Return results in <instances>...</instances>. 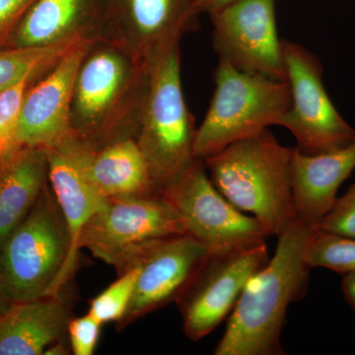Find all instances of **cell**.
I'll return each mask as SVG.
<instances>
[{
    "mask_svg": "<svg viewBox=\"0 0 355 355\" xmlns=\"http://www.w3.org/2000/svg\"><path fill=\"white\" fill-rule=\"evenodd\" d=\"M317 228L296 219L279 236L272 259L248 282L229 315L216 355H284L289 306L305 295L312 270L306 252Z\"/></svg>",
    "mask_w": 355,
    "mask_h": 355,
    "instance_id": "cell-1",
    "label": "cell"
},
{
    "mask_svg": "<svg viewBox=\"0 0 355 355\" xmlns=\"http://www.w3.org/2000/svg\"><path fill=\"white\" fill-rule=\"evenodd\" d=\"M147 65L148 60L109 40L91 42L72 87L69 139L98 148L116 139L135 137Z\"/></svg>",
    "mask_w": 355,
    "mask_h": 355,
    "instance_id": "cell-2",
    "label": "cell"
},
{
    "mask_svg": "<svg viewBox=\"0 0 355 355\" xmlns=\"http://www.w3.org/2000/svg\"><path fill=\"white\" fill-rule=\"evenodd\" d=\"M294 148L268 130L236 141L203 159L211 180L229 202L279 237L296 220L292 195Z\"/></svg>",
    "mask_w": 355,
    "mask_h": 355,
    "instance_id": "cell-3",
    "label": "cell"
},
{
    "mask_svg": "<svg viewBox=\"0 0 355 355\" xmlns=\"http://www.w3.org/2000/svg\"><path fill=\"white\" fill-rule=\"evenodd\" d=\"M195 121L182 85L181 51L175 43L148 60L135 139L159 191L193 159Z\"/></svg>",
    "mask_w": 355,
    "mask_h": 355,
    "instance_id": "cell-4",
    "label": "cell"
},
{
    "mask_svg": "<svg viewBox=\"0 0 355 355\" xmlns=\"http://www.w3.org/2000/svg\"><path fill=\"white\" fill-rule=\"evenodd\" d=\"M214 96L196 132L193 156L203 159L239 140L280 125L291 108L287 80L248 73L219 60Z\"/></svg>",
    "mask_w": 355,
    "mask_h": 355,
    "instance_id": "cell-5",
    "label": "cell"
},
{
    "mask_svg": "<svg viewBox=\"0 0 355 355\" xmlns=\"http://www.w3.org/2000/svg\"><path fill=\"white\" fill-rule=\"evenodd\" d=\"M69 252V231L49 182L29 214L0 246L11 301L62 295L60 279Z\"/></svg>",
    "mask_w": 355,
    "mask_h": 355,
    "instance_id": "cell-6",
    "label": "cell"
},
{
    "mask_svg": "<svg viewBox=\"0 0 355 355\" xmlns=\"http://www.w3.org/2000/svg\"><path fill=\"white\" fill-rule=\"evenodd\" d=\"M188 234L186 220L160 193L108 200L84 228L79 246L114 266L118 275L132 268L154 242Z\"/></svg>",
    "mask_w": 355,
    "mask_h": 355,
    "instance_id": "cell-7",
    "label": "cell"
},
{
    "mask_svg": "<svg viewBox=\"0 0 355 355\" xmlns=\"http://www.w3.org/2000/svg\"><path fill=\"white\" fill-rule=\"evenodd\" d=\"M159 193L184 217L188 234L210 253L254 246L270 237L258 219L238 209L217 190L202 159H193Z\"/></svg>",
    "mask_w": 355,
    "mask_h": 355,
    "instance_id": "cell-8",
    "label": "cell"
},
{
    "mask_svg": "<svg viewBox=\"0 0 355 355\" xmlns=\"http://www.w3.org/2000/svg\"><path fill=\"white\" fill-rule=\"evenodd\" d=\"M291 105L280 127L294 135L300 153L336 150L355 140V130L338 113L323 83V67L300 44L282 41Z\"/></svg>",
    "mask_w": 355,
    "mask_h": 355,
    "instance_id": "cell-9",
    "label": "cell"
},
{
    "mask_svg": "<svg viewBox=\"0 0 355 355\" xmlns=\"http://www.w3.org/2000/svg\"><path fill=\"white\" fill-rule=\"evenodd\" d=\"M268 260L266 242L210 253L176 300L187 338L198 342L227 319L248 282Z\"/></svg>",
    "mask_w": 355,
    "mask_h": 355,
    "instance_id": "cell-10",
    "label": "cell"
},
{
    "mask_svg": "<svg viewBox=\"0 0 355 355\" xmlns=\"http://www.w3.org/2000/svg\"><path fill=\"white\" fill-rule=\"evenodd\" d=\"M210 17L219 60L248 73L286 80L275 0H238Z\"/></svg>",
    "mask_w": 355,
    "mask_h": 355,
    "instance_id": "cell-11",
    "label": "cell"
},
{
    "mask_svg": "<svg viewBox=\"0 0 355 355\" xmlns=\"http://www.w3.org/2000/svg\"><path fill=\"white\" fill-rule=\"evenodd\" d=\"M196 0H108L100 38L148 60L197 28Z\"/></svg>",
    "mask_w": 355,
    "mask_h": 355,
    "instance_id": "cell-12",
    "label": "cell"
},
{
    "mask_svg": "<svg viewBox=\"0 0 355 355\" xmlns=\"http://www.w3.org/2000/svg\"><path fill=\"white\" fill-rule=\"evenodd\" d=\"M210 254L189 234L154 242L137 257L139 268L132 302L118 324L123 329L179 297L198 268ZM132 266V268H133Z\"/></svg>",
    "mask_w": 355,
    "mask_h": 355,
    "instance_id": "cell-13",
    "label": "cell"
},
{
    "mask_svg": "<svg viewBox=\"0 0 355 355\" xmlns=\"http://www.w3.org/2000/svg\"><path fill=\"white\" fill-rule=\"evenodd\" d=\"M90 43L70 51L29 86L18 128L20 147H38L51 150L60 148L71 137L72 87L77 69Z\"/></svg>",
    "mask_w": 355,
    "mask_h": 355,
    "instance_id": "cell-14",
    "label": "cell"
},
{
    "mask_svg": "<svg viewBox=\"0 0 355 355\" xmlns=\"http://www.w3.org/2000/svg\"><path fill=\"white\" fill-rule=\"evenodd\" d=\"M55 150L65 154L91 188L105 200L146 198L159 193L135 137L116 139L98 148L69 139Z\"/></svg>",
    "mask_w": 355,
    "mask_h": 355,
    "instance_id": "cell-15",
    "label": "cell"
},
{
    "mask_svg": "<svg viewBox=\"0 0 355 355\" xmlns=\"http://www.w3.org/2000/svg\"><path fill=\"white\" fill-rule=\"evenodd\" d=\"M108 0H36L7 46H50L94 41L104 28Z\"/></svg>",
    "mask_w": 355,
    "mask_h": 355,
    "instance_id": "cell-16",
    "label": "cell"
},
{
    "mask_svg": "<svg viewBox=\"0 0 355 355\" xmlns=\"http://www.w3.org/2000/svg\"><path fill=\"white\" fill-rule=\"evenodd\" d=\"M355 170V140L336 150L305 154L294 148L292 195L296 219L318 228Z\"/></svg>",
    "mask_w": 355,
    "mask_h": 355,
    "instance_id": "cell-17",
    "label": "cell"
},
{
    "mask_svg": "<svg viewBox=\"0 0 355 355\" xmlns=\"http://www.w3.org/2000/svg\"><path fill=\"white\" fill-rule=\"evenodd\" d=\"M62 296L11 303L0 316V355H42L64 340L70 316Z\"/></svg>",
    "mask_w": 355,
    "mask_h": 355,
    "instance_id": "cell-18",
    "label": "cell"
},
{
    "mask_svg": "<svg viewBox=\"0 0 355 355\" xmlns=\"http://www.w3.org/2000/svg\"><path fill=\"white\" fill-rule=\"evenodd\" d=\"M49 155V182L64 216L70 241V252L60 279L62 291L78 266L79 241L89 220L107 200L97 193L65 154L51 149Z\"/></svg>",
    "mask_w": 355,
    "mask_h": 355,
    "instance_id": "cell-19",
    "label": "cell"
},
{
    "mask_svg": "<svg viewBox=\"0 0 355 355\" xmlns=\"http://www.w3.org/2000/svg\"><path fill=\"white\" fill-rule=\"evenodd\" d=\"M49 184L48 150L22 146L0 162V246Z\"/></svg>",
    "mask_w": 355,
    "mask_h": 355,
    "instance_id": "cell-20",
    "label": "cell"
},
{
    "mask_svg": "<svg viewBox=\"0 0 355 355\" xmlns=\"http://www.w3.org/2000/svg\"><path fill=\"white\" fill-rule=\"evenodd\" d=\"M92 41H77L50 46H0V91L26 77H39L70 51Z\"/></svg>",
    "mask_w": 355,
    "mask_h": 355,
    "instance_id": "cell-21",
    "label": "cell"
},
{
    "mask_svg": "<svg viewBox=\"0 0 355 355\" xmlns=\"http://www.w3.org/2000/svg\"><path fill=\"white\" fill-rule=\"evenodd\" d=\"M306 260L311 268H324L342 275L355 272V237L326 231L313 232Z\"/></svg>",
    "mask_w": 355,
    "mask_h": 355,
    "instance_id": "cell-22",
    "label": "cell"
},
{
    "mask_svg": "<svg viewBox=\"0 0 355 355\" xmlns=\"http://www.w3.org/2000/svg\"><path fill=\"white\" fill-rule=\"evenodd\" d=\"M137 275V266L119 275L116 282L91 300L89 314L103 324L120 323L132 302Z\"/></svg>",
    "mask_w": 355,
    "mask_h": 355,
    "instance_id": "cell-23",
    "label": "cell"
},
{
    "mask_svg": "<svg viewBox=\"0 0 355 355\" xmlns=\"http://www.w3.org/2000/svg\"><path fill=\"white\" fill-rule=\"evenodd\" d=\"M38 77L30 76L0 91V162L21 148L17 133L28 88Z\"/></svg>",
    "mask_w": 355,
    "mask_h": 355,
    "instance_id": "cell-24",
    "label": "cell"
},
{
    "mask_svg": "<svg viewBox=\"0 0 355 355\" xmlns=\"http://www.w3.org/2000/svg\"><path fill=\"white\" fill-rule=\"evenodd\" d=\"M318 229L335 234L355 237V184L345 195L336 198L330 211Z\"/></svg>",
    "mask_w": 355,
    "mask_h": 355,
    "instance_id": "cell-25",
    "label": "cell"
},
{
    "mask_svg": "<svg viewBox=\"0 0 355 355\" xmlns=\"http://www.w3.org/2000/svg\"><path fill=\"white\" fill-rule=\"evenodd\" d=\"M103 324L92 315L87 314L77 318H70L67 324V336L70 347L74 355L94 354Z\"/></svg>",
    "mask_w": 355,
    "mask_h": 355,
    "instance_id": "cell-26",
    "label": "cell"
},
{
    "mask_svg": "<svg viewBox=\"0 0 355 355\" xmlns=\"http://www.w3.org/2000/svg\"><path fill=\"white\" fill-rule=\"evenodd\" d=\"M36 0H0V46H8L21 21Z\"/></svg>",
    "mask_w": 355,
    "mask_h": 355,
    "instance_id": "cell-27",
    "label": "cell"
},
{
    "mask_svg": "<svg viewBox=\"0 0 355 355\" xmlns=\"http://www.w3.org/2000/svg\"><path fill=\"white\" fill-rule=\"evenodd\" d=\"M236 1L238 0H196V3L200 13H207L210 16Z\"/></svg>",
    "mask_w": 355,
    "mask_h": 355,
    "instance_id": "cell-28",
    "label": "cell"
},
{
    "mask_svg": "<svg viewBox=\"0 0 355 355\" xmlns=\"http://www.w3.org/2000/svg\"><path fill=\"white\" fill-rule=\"evenodd\" d=\"M342 289L343 297L355 313V272L343 275Z\"/></svg>",
    "mask_w": 355,
    "mask_h": 355,
    "instance_id": "cell-29",
    "label": "cell"
},
{
    "mask_svg": "<svg viewBox=\"0 0 355 355\" xmlns=\"http://www.w3.org/2000/svg\"><path fill=\"white\" fill-rule=\"evenodd\" d=\"M12 301L7 293L6 284H4L3 272H2L1 261H0V316L3 314Z\"/></svg>",
    "mask_w": 355,
    "mask_h": 355,
    "instance_id": "cell-30",
    "label": "cell"
},
{
    "mask_svg": "<svg viewBox=\"0 0 355 355\" xmlns=\"http://www.w3.org/2000/svg\"><path fill=\"white\" fill-rule=\"evenodd\" d=\"M69 354L67 345L64 340H60V342L53 343L50 347L46 349L44 354L46 355H62Z\"/></svg>",
    "mask_w": 355,
    "mask_h": 355,
    "instance_id": "cell-31",
    "label": "cell"
}]
</instances>
